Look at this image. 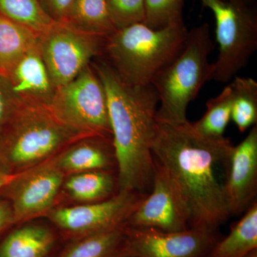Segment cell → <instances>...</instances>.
<instances>
[{
	"label": "cell",
	"instance_id": "22",
	"mask_svg": "<svg viewBox=\"0 0 257 257\" xmlns=\"http://www.w3.org/2000/svg\"><path fill=\"white\" fill-rule=\"evenodd\" d=\"M231 89V119L240 133L256 124L257 82L251 77L235 76L230 83Z\"/></svg>",
	"mask_w": 257,
	"mask_h": 257
},
{
	"label": "cell",
	"instance_id": "27",
	"mask_svg": "<svg viewBox=\"0 0 257 257\" xmlns=\"http://www.w3.org/2000/svg\"><path fill=\"white\" fill-rule=\"evenodd\" d=\"M21 106L8 78L0 73V132Z\"/></svg>",
	"mask_w": 257,
	"mask_h": 257
},
{
	"label": "cell",
	"instance_id": "23",
	"mask_svg": "<svg viewBox=\"0 0 257 257\" xmlns=\"http://www.w3.org/2000/svg\"><path fill=\"white\" fill-rule=\"evenodd\" d=\"M231 89L230 84L223 89L217 96L206 103V111L193 127L202 136L211 139L224 138L226 126L231 120Z\"/></svg>",
	"mask_w": 257,
	"mask_h": 257
},
{
	"label": "cell",
	"instance_id": "24",
	"mask_svg": "<svg viewBox=\"0 0 257 257\" xmlns=\"http://www.w3.org/2000/svg\"><path fill=\"white\" fill-rule=\"evenodd\" d=\"M0 14L40 36L56 23L44 9L41 0H0Z\"/></svg>",
	"mask_w": 257,
	"mask_h": 257
},
{
	"label": "cell",
	"instance_id": "10",
	"mask_svg": "<svg viewBox=\"0 0 257 257\" xmlns=\"http://www.w3.org/2000/svg\"><path fill=\"white\" fill-rule=\"evenodd\" d=\"M66 177L55 157L15 175L0 189V197L11 205L15 224L47 215L53 209Z\"/></svg>",
	"mask_w": 257,
	"mask_h": 257
},
{
	"label": "cell",
	"instance_id": "12",
	"mask_svg": "<svg viewBox=\"0 0 257 257\" xmlns=\"http://www.w3.org/2000/svg\"><path fill=\"white\" fill-rule=\"evenodd\" d=\"M152 188L127 221V226L166 231L190 228L185 202L161 166L154 160Z\"/></svg>",
	"mask_w": 257,
	"mask_h": 257
},
{
	"label": "cell",
	"instance_id": "4",
	"mask_svg": "<svg viewBox=\"0 0 257 257\" xmlns=\"http://www.w3.org/2000/svg\"><path fill=\"white\" fill-rule=\"evenodd\" d=\"M188 31L184 23L160 30L130 25L106 37L101 57L128 85H148L183 47Z\"/></svg>",
	"mask_w": 257,
	"mask_h": 257
},
{
	"label": "cell",
	"instance_id": "3",
	"mask_svg": "<svg viewBox=\"0 0 257 257\" xmlns=\"http://www.w3.org/2000/svg\"><path fill=\"white\" fill-rule=\"evenodd\" d=\"M92 137L65 124L50 108L23 105L0 132V172L15 175Z\"/></svg>",
	"mask_w": 257,
	"mask_h": 257
},
{
	"label": "cell",
	"instance_id": "6",
	"mask_svg": "<svg viewBox=\"0 0 257 257\" xmlns=\"http://www.w3.org/2000/svg\"><path fill=\"white\" fill-rule=\"evenodd\" d=\"M216 22L219 53L211 80L227 83L247 65L257 49V16L242 0H199Z\"/></svg>",
	"mask_w": 257,
	"mask_h": 257
},
{
	"label": "cell",
	"instance_id": "31",
	"mask_svg": "<svg viewBox=\"0 0 257 257\" xmlns=\"http://www.w3.org/2000/svg\"><path fill=\"white\" fill-rule=\"evenodd\" d=\"M244 257H257V249L253 250Z\"/></svg>",
	"mask_w": 257,
	"mask_h": 257
},
{
	"label": "cell",
	"instance_id": "14",
	"mask_svg": "<svg viewBox=\"0 0 257 257\" xmlns=\"http://www.w3.org/2000/svg\"><path fill=\"white\" fill-rule=\"evenodd\" d=\"M5 77L21 105L50 107L57 89L42 59L39 45L20 59Z\"/></svg>",
	"mask_w": 257,
	"mask_h": 257
},
{
	"label": "cell",
	"instance_id": "30",
	"mask_svg": "<svg viewBox=\"0 0 257 257\" xmlns=\"http://www.w3.org/2000/svg\"><path fill=\"white\" fill-rule=\"evenodd\" d=\"M14 177L15 175H5V174L0 172V189L6 185Z\"/></svg>",
	"mask_w": 257,
	"mask_h": 257
},
{
	"label": "cell",
	"instance_id": "25",
	"mask_svg": "<svg viewBox=\"0 0 257 257\" xmlns=\"http://www.w3.org/2000/svg\"><path fill=\"white\" fill-rule=\"evenodd\" d=\"M184 0H145L144 24L153 30L184 23Z\"/></svg>",
	"mask_w": 257,
	"mask_h": 257
},
{
	"label": "cell",
	"instance_id": "21",
	"mask_svg": "<svg viewBox=\"0 0 257 257\" xmlns=\"http://www.w3.org/2000/svg\"><path fill=\"white\" fill-rule=\"evenodd\" d=\"M126 226L74 239L59 257H121Z\"/></svg>",
	"mask_w": 257,
	"mask_h": 257
},
{
	"label": "cell",
	"instance_id": "32",
	"mask_svg": "<svg viewBox=\"0 0 257 257\" xmlns=\"http://www.w3.org/2000/svg\"><path fill=\"white\" fill-rule=\"evenodd\" d=\"M221 1H229V0H221ZM242 1L245 2V3H248L249 4L251 2L253 1V0H242Z\"/></svg>",
	"mask_w": 257,
	"mask_h": 257
},
{
	"label": "cell",
	"instance_id": "2",
	"mask_svg": "<svg viewBox=\"0 0 257 257\" xmlns=\"http://www.w3.org/2000/svg\"><path fill=\"white\" fill-rule=\"evenodd\" d=\"M105 89L117 169L118 192L147 194L152 188V144L158 109L152 84L133 87L119 78L101 57L91 62Z\"/></svg>",
	"mask_w": 257,
	"mask_h": 257
},
{
	"label": "cell",
	"instance_id": "17",
	"mask_svg": "<svg viewBox=\"0 0 257 257\" xmlns=\"http://www.w3.org/2000/svg\"><path fill=\"white\" fill-rule=\"evenodd\" d=\"M60 23L93 36L106 38L116 31L106 0H73Z\"/></svg>",
	"mask_w": 257,
	"mask_h": 257
},
{
	"label": "cell",
	"instance_id": "8",
	"mask_svg": "<svg viewBox=\"0 0 257 257\" xmlns=\"http://www.w3.org/2000/svg\"><path fill=\"white\" fill-rule=\"evenodd\" d=\"M105 39L58 22L40 35V54L56 89L72 81L94 59L102 56Z\"/></svg>",
	"mask_w": 257,
	"mask_h": 257
},
{
	"label": "cell",
	"instance_id": "18",
	"mask_svg": "<svg viewBox=\"0 0 257 257\" xmlns=\"http://www.w3.org/2000/svg\"><path fill=\"white\" fill-rule=\"evenodd\" d=\"M63 187L69 197L77 202H101L118 192L117 177L109 170L81 172L66 177Z\"/></svg>",
	"mask_w": 257,
	"mask_h": 257
},
{
	"label": "cell",
	"instance_id": "20",
	"mask_svg": "<svg viewBox=\"0 0 257 257\" xmlns=\"http://www.w3.org/2000/svg\"><path fill=\"white\" fill-rule=\"evenodd\" d=\"M243 214L229 234L216 241L209 257H244L257 249L256 201Z\"/></svg>",
	"mask_w": 257,
	"mask_h": 257
},
{
	"label": "cell",
	"instance_id": "16",
	"mask_svg": "<svg viewBox=\"0 0 257 257\" xmlns=\"http://www.w3.org/2000/svg\"><path fill=\"white\" fill-rule=\"evenodd\" d=\"M56 235L40 224H25L13 230L0 243V257H49Z\"/></svg>",
	"mask_w": 257,
	"mask_h": 257
},
{
	"label": "cell",
	"instance_id": "9",
	"mask_svg": "<svg viewBox=\"0 0 257 257\" xmlns=\"http://www.w3.org/2000/svg\"><path fill=\"white\" fill-rule=\"evenodd\" d=\"M147 194L121 191L106 200L52 209L50 220L69 238L75 239L127 224Z\"/></svg>",
	"mask_w": 257,
	"mask_h": 257
},
{
	"label": "cell",
	"instance_id": "15",
	"mask_svg": "<svg viewBox=\"0 0 257 257\" xmlns=\"http://www.w3.org/2000/svg\"><path fill=\"white\" fill-rule=\"evenodd\" d=\"M66 176L95 170H109L116 164L112 138L92 136L81 139L55 156Z\"/></svg>",
	"mask_w": 257,
	"mask_h": 257
},
{
	"label": "cell",
	"instance_id": "19",
	"mask_svg": "<svg viewBox=\"0 0 257 257\" xmlns=\"http://www.w3.org/2000/svg\"><path fill=\"white\" fill-rule=\"evenodd\" d=\"M39 42L36 32L0 14V73L6 75Z\"/></svg>",
	"mask_w": 257,
	"mask_h": 257
},
{
	"label": "cell",
	"instance_id": "13",
	"mask_svg": "<svg viewBox=\"0 0 257 257\" xmlns=\"http://www.w3.org/2000/svg\"><path fill=\"white\" fill-rule=\"evenodd\" d=\"M222 165L225 168L223 191L230 215H239L256 201V125L237 146L231 147Z\"/></svg>",
	"mask_w": 257,
	"mask_h": 257
},
{
	"label": "cell",
	"instance_id": "29",
	"mask_svg": "<svg viewBox=\"0 0 257 257\" xmlns=\"http://www.w3.org/2000/svg\"><path fill=\"white\" fill-rule=\"evenodd\" d=\"M13 224L15 221L11 205L6 199L0 197V234Z\"/></svg>",
	"mask_w": 257,
	"mask_h": 257
},
{
	"label": "cell",
	"instance_id": "11",
	"mask_svg": "<svg viewBox=\"0 0 257 257\" xmlns=\"http://www.w3.org/2000/svg\"><path fill=\"white\" fill-rule=\"evenodd\" d=\"M121 257H209L217 231L189 228L166 231L126 224Z\"/></svg>",
	"mask_w": 257,
	"mask_h": 257
},
{
	"label": "cell",
	"instance_id": "5",
	"mask_svg": "<svg viewBox=\"0 0 257 257\" xmlns=\"http://www.w3.org/2000/svg\"><path fill=\"white\" fill-rule=\"evenodd\" d=\"M214 49L209 24L189 30L183 47L152 80L160 100L157 116L176 123L188 120L189 103L211 80L213 67L209 57Z\"/></svg>",
	"mask_w": 257,
	"mask_h": 257
},
{
	"label": "cell",
	"instance_id": "7",
	"mask_svg": "<svg viewBox=\"0 0 257 257\" xmlns=\"http://www.w3.org/2000/svg\"><path fill=\"white\" fill-rule=\"evenodd\" d=\"M50 108L59 119L79 131L112 138L105 89L92 64L56 89Z\"/></svg>",
	"mask_w": 257,
	"mask_h": 257
},
{
	"label": "cell",
	"instance_id": "28",
	"mask_svg": "<svg viewBox=\"0 0 257 257\" xmlns=\"http://www.w3.org/2000/svg\"><path fill=\"white\" fill-rule=\"evenodd\" d=\"M42 6L49 16L60 23L65 18L73 0H41Z\"/></svg>",
	"mask_w": 257,
	"mask_h": 257
},
{
	"label": "cell",
	"instance_id": "1",
	"mask_svg": "<svg viewBox=\"0 0 257 257\" xmlns=\"http://www.w3.org/2000/svg\"><path fill=\"white\" fill-rule=\"evenodd\" d=\"M232 147L226 138L202 136L188 120L172 122L157 114L152 156L185 202L190 228L217 231L231 216L216 168Z\"/></svg>",
	"mask_w": 257,
	"mask_h": 257
},
{
	"label": "cell",
	"instance_id": "26",
	"mask_svg": "<svg viewBox=\"0 0 257 257\" xmlns=\"http://www.w3.org/2000/svg\"><path fill=\"white\" fill-rule=\"evenodd\" d=\"M106 3L116 30L145 22V0H106Z\"/></svg>",
	"mask_w": 257,
	"mask_h": 257
}]
</instances>
